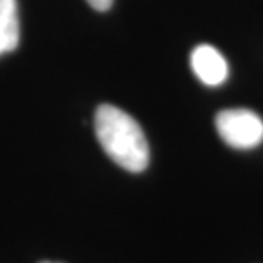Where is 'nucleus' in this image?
I'll use <instances>...</instances> for the list:
<instances>
[{"label":"nucleus","instance_id":"obj_3","mask_svg":"<svg viewBox=\"0 0 263 263\" xmlns=\"http://www.w3.org/2000/svg\"><path fill=\"white\" fill-rule=\"evenodd\" d=\"M192 70L205 86L215 87L226 82L229 76L228 62L212 45H198L190 57Z\"/></svg>","mask_w":263,"mask_h":263},{"label":"nucleus","instance_id":"obj_5","mask_svg":"<svg viewBox=\"0 0 263 263\" xmlns=\"http://www.w3.org/2000/svg\"><path fill=\"white\" fill-rule=\"evenodd\" d=\"M87 4L92 9L99 10V12H104V10H108L113 5V0H87Z\"/></svg>","mask_w":263,"mask_h":263},{"label":"nucleus","instance_id":"obj_6","mask_svg":"<svg viewBox=\"0 0 263 263\" xmlns=\"http://www.w3.org/2000/svg\"><path fill=\"white\" fill-rule=\"evenodd\" d=\"M40 263H59V261H48V260H45V261H40Z\"/></svg>","mask_w":263,"mask_h":263},{"label":"nucleus","instance_id":"obj_4","mask_svg":"<svg viewBox=\"0 0 263 263\" xmlns=\"http://www.w3.org/2000/svg\"><path fill=\"white\" fill-rule=\"evenodd\" d=\"M21 38L17 0H0V55L17 48Z\"/></svg>","mask_w":263,"mask_h":263},{"label":"nucleus","instance_id":"obj_1","mask_svg":"<svg viewBox=\"0 0 263 263\" xmlns=\"http://www.w3.org/2000/svg\"><path fill=\"white\" fill-rule=\"evenodd\" d=\"M98 142L113 162L130 173H142L149 166V144L140 125L113 104H101L94 115Z\"/></svg>","mask_w":263,"mask_h":263},{"label":"nucleus","instance_id":"obj_2","mask_svg":"<svg viewBox=\"0 0 263 263\" xmlns=\"http://www.w3.org/2000/svg\"><path fill=\"white\" fill-rule=\"evenodd\" d=\"M220 139L234 149H255L263 142V120L251 109H224L215 117Z\"/></svg>","mask_w":263,"mask_h":263}]
</instances>
